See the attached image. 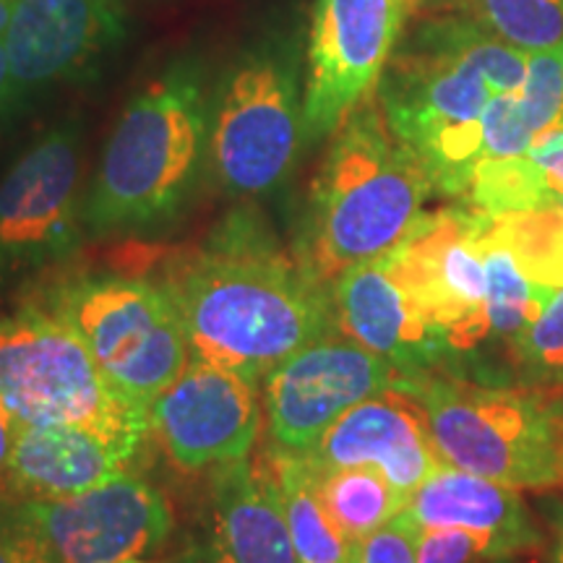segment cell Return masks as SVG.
I'll return each instance as SVG.
<instances>
[{"label": "cell", "mask_w": 563, "mask_h": 563, "mask_svg": "<svg viewBox=\"0 0 563 563\" xmlns=\"http://www.w3.org/2000/svg\"><path fill=\"white\" fill-rule=\"evenodd\" d=\"M159 285L178 306L191 355L256 384L336 327L329 285L249 214L230 217L203 249L167 256Z\"/></svg>", "instance_id": "cell-1"}, {"label": "cell", "mask_w": 563, "mask_h": 563, "mask_svg": "<svg viewBox=\"0 0 563 563\" xmlns=\"http://www.w3.org/2000/svg\"><path fill=\"white\" fill-rule=\"evenodd\" d=\"M433 191L418 157L394 136L371 97L332 133L308 199L300 266L332 287L352 266L397 249Z\"/></svg>", "instance_id": "cell-2"}, {"label": "cell", "mask_w": 563, "mask_h": 563, "mask_svg": "<svg viewBox=\"0 0 563 563\" xmlns=\"http://www.w3.org/2000/svg\"><path fill=\"white\" fill-rule=\"evenodd\" d=\"M209 112L199 76L175 66L125 104L104 144L81 220L95 235L136 232L180 209L201 165Z\"/></svg>", "instance_id": "cell-3"}, {"label": "cell", "mask_w": 563, "mask_h": 563, "mask_svg": "<svg viewBox=\"0 0 563 563\" xmlns=\"http://www.w3.org/2000/svg\"><path fill=\"white\" fill-rule=\"evenodd\" d=\"M428 415L449 467L511 488H563V402L540 389H504L420 373L402 376Z\"/></svg>", "instance_id": "cell-4"}, {"label": "cell", "mask_w": 563, "mask_h": 563, "mask_svg": "<svg viewBox=\"0 0 563 563\" xmlns=\"http://www.w3.org/2000/svg\"><path fill=\"white\" fill-rule=\"evenodd\" d=\"M19 306L66 323L104 378L144 410L194 357L170 292L139 274H66L32 287Z\"/></svg>", "instance_id": "cell-5"}, {"label": "cell", "mask_w": 563, "mask_h": 563, "mask_svg": "<svg viewBox=\"0 0 563 563\" xmlns=\"http://www.w3.org/2000/svg\"><path fill=\"white\" fill-rule=\"evenodd\" d=\"M0 399L30 426H74L136 454L150 410L112 386L66 323L19 306L0 316Z\"/></svg>", "instance_id": "cell-6"}, {"label": "cell", "mask_w": 563, "mask_h": 563, "mask_svg": "<svg viewBox=\"0 0 563 563\" xmlns=\"http://www.w3.org/2000/svg\"><path fill=\"white\" fill-rule=\"evenodd\" d=\"M485 76L431 26L418 51L384 70L376 100L435 191L464 196L483 154V112L490 100Z\"/></svg>", "instance_id": "cell-7"}, {"label": "cell", "mask_w": 563, "mask_h": 563, "mask_svg": "<svg viewBox=\"0 0 563 563\" xmlns=\"http://www.w3.org/2000/svg\"><path fill=\"white\" fill-rule=\"evenodd\" d=\"M306 136L298 70L285 51H256L224 79L209 123L217 180L232 196H264L292 173Z\"/></svg>", "instance_id": "cell-8"}, {"label": "cell", "mask_w": 563, "mask_h": 563, "mask_svg": "<svg viewBox=\"0 0 563 563\" xmlns=\"http://www.w3.org/2000/svg\"><path fill=\"white\" fill-rule=\"evenodd\" d=\"M481 232V211L441 209L422 214L405 241L386 253L394 282L449 352H470L490 340Z\"/></svg>", "instance_id": "cell-9"}, {"label": "cell", "mask_w": 563, "mask_h": 563, "mask_svg": "<svg viewBox=\"0 0 563 563\" xmlns=\"http://www.w3.org/2000/svg\"><path fill=\"white\" fill-rule=\"evenodd\" d=\"M412 0H313L302 91L308 141L332 136L376 95Z\"/></svg>", "instance_id": "cell-10"}, {"label": "cell", "mask_w": 563, "mask_h": 563, "mask_svg": "<svg viewBox=\"0 0 563 563\" xmlns=\"http://www.w3.org/2000/svg\"><path fill=\"white\" fill-rule=\"evenodd\" d=\"M79 173V125L63 123L34 141L0 178V290L51 269L74 251Z\"/></svg>", "instance_id": "cell-11"}, {"label": "cell", "mask_w": 563, "mask_h": 563, "mask_svg": "<svg viewBox=\"0 0 563 563\" xmlns=\"http://www.w3.org/2000/svg\"><path fill=\"white\" fill-rule=\"evenodd\" d=\"M9 509L37 532L55 563H123L144 559L170 540L173 506L136 475L47 501H13Z\"/></svg>", "instance_id": "cell-12"}, {"label": "cell", "mask_w": 563, "mask_h": 563, "mask_svg": "<svg viewBox=\"0 0 563 563\" xmlns=\"http://www.w3.org/2000/svg\"><path fill=\"white\" fill-rule=\"evenodd\" d=\"M399 378L402 373L376 352L344 334H321L266 376V446L308 454L340 415L397 386Z\"/></svg>", "instance_id": "cell-13"}, {"label": "cell", "mask_w": 563, "mask_h": 563, "mask_svg": "<svg viewBox=\"0 0 563 563\" xmlns=\"http://www.w3.org/2000/svg\"><path fill=\"white\" fill-rule=\"evenodd\" d=\"M258 426V384L199 357L150 407V433L186 473L245 460Z\"/></svg>", "instance_id": "cell-14"}, {"label": "cell", "mask_w": 563, "mask_h": 563, "mask_svg": "<svg viewBox=\"0 0 563 563\" xmlns=\"http://www.w3.org/2000/svg\"><path fill=\"white\" fill-rule=\"evenodd\" d=\"M121 37L123 13L115 0H16L3 37L13 102L76 79Z\"/></svg>", "instance_id": "cell-15"}, {"label": "cell", "mask_w": 563, "mask_h": 563, "mask_svg": "<svg viewBox=\"0 0 563 563\" xmlns=\"http://www.w3.org/2000/svg\"><path fill=\"white\" fill-rule=\"evenodd\" d=\"M316 470L376 467L410 498L443 460L428 428V415L412 394L391 386L340 415L306 454Z\"/></svg>", "instance_id": "cell-16"}, {"label": "cell", "mask_w": 563, "mask_h": 563, "mask_svg": "<svg viewBox=\"0 0 563 563\" xmlns=\"http://www.w3.org/2000/svg\"><path fill=\"white\" fill-rule=\"evenodd\" d=\"M332 302L336 329L389 361L402 376L435 371L449 352L441 334L394 282L386 256L344 272L332 285Z\"/></svg>", "instance_id": "cell-17"}, {"label": "cell", "mask_w": 563, "mask_h": 563, "mask_svg": "<svg viewBox=\"0 0 563 563\" xmlns=\"http://www.w3.org/2000/svg\"><path fill=\"white\" fill-rule=\"evenodd\" d=\"M199 563H298L277 490L262 462L214 467Z\"/></svg>", "instance_id": "cell-18"}, {"label": "cell", "mask_w": 563, "mask_h": 563, "mask_svg": "<svg viewBox=\"0 0 563 563\" xmlns=\"http://www.w3.org/2000/svg\"><path fill=\"white\" fill-rule=\"evenodd\" d=\"M405 517L420 530H462L481 538L493 559L540 543L530 511L511 485L443 467L428 477L405 504Z\"/></svg>", "instance_id": "cell-19"}, {"label": "cell", "mask_w": 563, "mask_h": 563, "mask_svg": "<svg viewBox=\"0 0 563 563\" xmlns=\"http://www.w3.org/2000/svg\"><path fill=\"white\" fill-rule=\"evenodd\" d=\"M133 456L136 454L84 428L21 422L9 464L5 501L76 496L123 475Z\"/></svg>", "instance_id": "cell-20"}, {"label": "cell", "mask_w": 563, "mask_h": 563, "mask_svg": "<svg viewBox=\"0 0 563 563\" xmlns=\"http://www.w3.org/2000/svg\"><path fill=\"white\" fill-rule=\"evenodd\" d=\"M277 490L298 563H352L355 543L344 538L316 488V467L306 454L264 446L256 456Z\"/></svg>", "instance_id": "cell-21"}, {"label": "cell", "mask_w": 563, "mask_h": 563, "mask_svg": "<svg viewBox=\"0 0 563 563\" xmlns=\"http://www.w3.org/2000/svg\"><path fill=\"white\" fill-rule=\"evenodd\" d=\"M316 488H319L323 509L334 519L344 538L357 543L368 538L378 527L391 522L405 511L407 496L386 481L376 467H342L316 470Z\"/></svg>", "instance_id": "cell-22"}, {"label": "cell", "mask_w": 563, "mask_h": 563, "mask_svg": "<svg viewBox=\"0 0 563 563\" xmlns=\"http://www.w3.org/2000/svg\"><path fill=\"white\" fill-rule=\"evenodd\" d=\"M483 217V214H481ZM483 256H485V319H488L490 336L498 340H514L525 332L530 323L543 313L551 290L540 287L538 282L527 277L514 253L501 241L490 235L483 217Z\"/></svg>", "instance_id": "cell-23"}, {"label": "cell", "mask_w": 563, "mask_h": 563, "mask_svg": "<svg viewBox=\"0 0 563 563\" xmlns=\"http://www.w3.org/2000/svg\"><path fill=\"white\" fill-rule=\"evenodd\" d=\"M485 228L514 253L527 277L545 290L563 287V207L483 214Z\"/></svg>", "instance_id": "cell-24"}, {"label": "cell", "mask_w": 563, "mask_h": 563, "mask_svg": "<svg viewBox=\"0 0 563 563\" xmlns=\"http://www.w3.org/2000/svg\"><path fill=\"white\" fill-rule=\"evenodd\" d=\"M475 24L522 53L561 51L563 0H470Z\"/></svg>", "instance_id": "cell-25"}, {"label": "cell", "mask_w": 563, "mask_h": 563, "mask_svg": "<svg viewBox=\"0 0 563 563\" xmlns=\"http://www.w3.org/2000/svg\"><path fill=\"white\" fill-rule=\"evenodd\" d=\"M514 361L532 384H563V287L543 313L511 340Z\"/></svg>", "instance_id": "cell-26"}, {"label": "cell", "mask_w": 563, "mask_h": 563, "mask_svg": "<svg viewBox=\"0 0 563 563\" xmlns=\"http://www.w3.org/2000/svg\"><path fill=\"white\" fill-rule=\"evenodd\" d=\"M525 118L534 141L563 129V60L561 51L527 55V76L519 89Z\"/></svg>", "instance_id": "cell-27"}, {"label": "cell", "mask_w": 563, "mask_h": 563, "mask_svg": "<svg viewBox=\"0 0 563 563\" xmlns=\"http://www.w3.org/2000/svg\"><path fill=\"white\" fill-rule=\"evenodd\" d=\"M534 133L527 123L519 91L490 95L483 112V154L481 159H511L532 150Z\"/></svg>", "instance_id": "cell-28"}, {"label": "cell", "mask_w": 563, "mask_h": 563, "mask_svg": "<svg viewBox=\"0 0 563 563\" xmlns=\"http://www.w3.org/2000/svg\"><path fill=\"white\" fill-rule=\"evenodd\" d=\"M420 532L412 519L399 514L368 538L357 540L352 563H418Z\"/></svg>", "instance_id": "cell-29"}, {"label": "cell", "mask_w": 563, "mask_h": 563, "mask_svg": "<svg viewBox=\"0 0 563 563\" xmlns=\"http://www.w3.org/2000/svg\"><path fill=\"white\" fill-rule=\"evenodd\" d=\"M493 559L488 545L462 530H422L418 563H481Z\"/></svg>", "instance_id": "cell-30"}, {"label": "cell", "mask_w": 563, "mask_h": 563, "mask_svg": "<svg viewBox=\"0 0 563 563\" xmlns=\"http://www.w3.org/2000/svg\"><path fill=\"white\" fill-rule=\"evenodd\" d=\"M0 563H55L53 555L11 509L0 514Z\"/></svg>", "instance_id": "cell-31"}, {"label": "cell", "mask_w": 563, "mask_h": 563, "mask_svg": "<svg viewBox=\"0 0 563 563\" xmlns=\"http://www.w3.org/2000/svg\"><path fill=\"white\" fill-rule=\"evenodd\" d=\"M527 154L543 175L553 203H559L563 199V129L540 136Z\"/></svg>", "instance_id": "cell-32"}, {"label": "cell", "mask_w": 563, "mask_h": 563, "mask_svg": "<svg viewBox=\"0 0 563 563\" xmlns=\"http://www.w3.org/2000/svg\"><path fill=\"white\" fill-rule=\"evenodd\" d=\"M19 428L21 420L16 412L0 399V498H5V490H9V464L19 439Z\"/></svg>", "instance_id": "cell-33"}, {"label": "cell", "mask_w": 563, "mask_h": 563, "mask_svg": "<svg viewBox=\"0 0 563 563\" xmlns=\"http://www.w3.org/2000/svg\"><path fill=\"white\" fill-rule=\"evenodd\" d=\"M13 81H11V63L5 42L0 40V115H5L13 108Z\"/></svg>", "instance_id": "cell-34"}, {"label": "cell", "mask_w": 563, "mask_h": 563, "mask_svg": "<svg viewBox=\"0 0 563 563\" xmlns=\"http://www.w3.org/2000/svg\"><path fill=\"white\" fill-rule=\"evenodd\" d=\"M13 5H16V0H0V40L5 37V30H9L11 24Z\"/></svg>", "instance_id": "cell-35"}, {"label": "cell", "mask_w": 563, "mask_h": 563, "mask_svg": "<svg viewBox=\"0 0 563 563\" xmlns=\"http://www.w3.org/2000/svg\"><path fill=\"white\" fill-rule=\"evenodd\" d=\"M553 563H563V514H561V519H559V532H555Z\"/></svg>", "instance_id": "cell-36"}, {"label": "cell", "mask_w": 563, "mask_h": 563, "mask_svg": "<svg viewBox=\"0 0 563 563\" xmlns=\"http://www.w3.org/2000/svg\"><path fill=\"white\" fill-rule=\"evenodd\" d=\"M123 563H157V561H144V559H133V561H123Z\"/></svg>", "instance_id": "cell-37"}, {"label": "cell", "mask_w": 563, "mask_h": 563, "mask_svg": "<svg viewBox=\"0 0 563 563\" xmlns=\"http://www.w3.org/2000/svg\"><path fill=\"white\" fill-rule=\"evenodd\" d=\"M561 60H563V45H561Z\"/></svg>", "instance_id": "cell-38"}, {"label": "cell", "mask_w": 563, "mask_h": 563, "mask_svg": "<svg viewBox=\"0 0 563 563\" xmlns=\"http://www.w3.org/2000/svg\"><path fill=\"white\" fill-rule=\"evenodd\" d=\"M559 203H561V207H563V199H561V201H559Z\"/></svg>", "instance_id": "cell-39"}]
</instances>
